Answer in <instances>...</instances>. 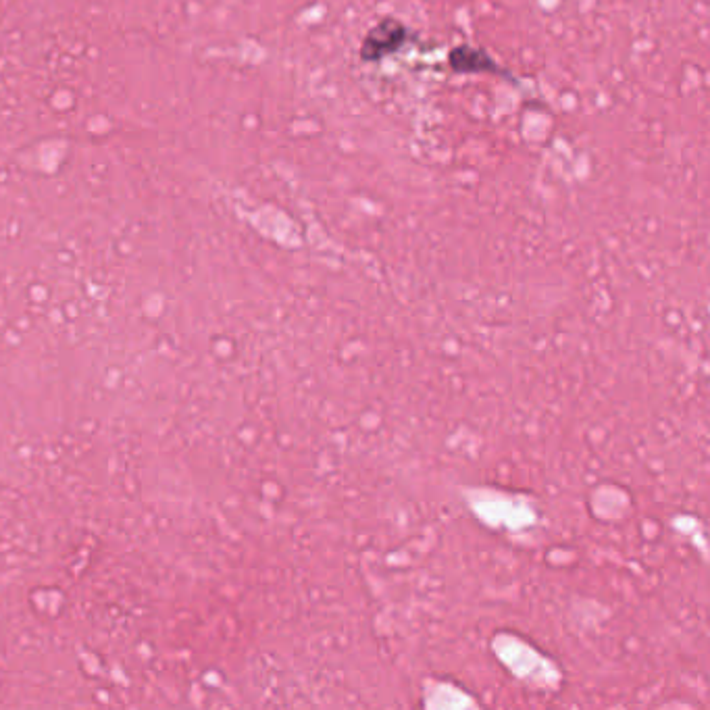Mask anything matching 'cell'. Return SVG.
<instances>
[{
	"instance_id": "1",
	"label": "cell",
	"mask_w": 710,
	"mask_h": 710,
	"mask_svg": "<svg viewBox=\"0 0 710 710\" xmlns=\"http://www.w3.org/2000/svg\"><path fill=\"white\" fill-rule=\"evenodd\" d=\"M404 42H407V28H404L398 19L386 17L384 21L373 25L369 34L365 36L361 44V59L371 63L379 61L396 53Z\"/></svg>"
},
{
	"instance_id": "2",
	"label": "cell",
	"mask_w": 710,
	"mask_h": 710,
	"mask_svg": "<svg viewBox=\"0 0 710 710\" xmlns=\"http://www.w3.org/2000/svg\"><path fill=\"white\" fill-rule=\"evenodd\" d=\"M448 63L459 73H502L500 65L481 48L473 46H456L450 50Z\"/></svg>"
}]
</instances>
